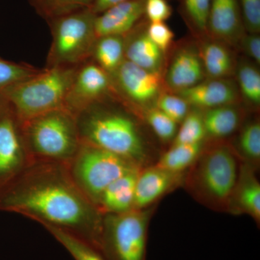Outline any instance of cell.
<instances>
[{"instance_id":"18","label":"cell","mask_w":260,"mask_h":260,"mask_svg":"<svg viewBox=\"0 0 260 260\" xmlns=\"http://www.w3.org/2000/svg\"><path fill=\"white\" fill-rule=\"evenodd\" d=\"M140 169L126 173L108 186L98 204L101 213L105 215L117 214L133 209L135 186Z\"/></svg>"},{"instance_id":"24","label":"cell","mask_w":260,"mask_h":260,"mask_svg":"<svg viewBox=\"0 0 260 260\" xmlns=\"http://www.w3.org/2000/svg\"><path fill=\"white\" fill-rule=\"evenodd\" d=\"M50 233L75 260H107L93 246L61 228L47 223H41Z\"/></svg>"},{"instance_id":"31","label":"cell","mask_w":260,"mask_h":260,"mask_svg":"<svg viewBox=\"0 0 260 260\" xmlns=\"http://www.w3.org/2000/svg\"><path fill=\"white\" fill-rule=\"evenodd\" d=\"M166 115L180 124L190 111V106L177 93H162L155 103V106Z\"/></svg>"},{"instance_id":"5","label":"cell","mask_w":260,"mask_h":260,"mask_svg":"<svg viewBox=\"0 0 260 260\" xmlns=\"http://www.w3.org/2000/svg\"><path fill=\"white\" fill-rule=\"evenodd\" d=\"M20 124L25 148L47 161L69 162L81 143L77 117L66 109L51 111Z\"/></svg>"},{"instance_id":"3","label":"cell","mask_w":260,"mask_h":260,"mask_svg":"<svg viewBox=\"0 0 260 260\" xmlns=\"http://www.w3.org/2000/svg\"><path fill=\"white\" fill-rule=\"evenodd\" d=\"M79 116L81 119H77V122L82 142L116 154L140 167H148L150 157L148 143L130 116L93 107Z\"/></svg>"},{"instance_id":"16","label":"cell","mask_w":260,"mask_h":260,"mask_svg":"<svg viewBox=\"0 0 260 260\" xmlns=\"http://www.w3.org/2000/svg\"><path fill=\"white\" fill-rule=\"evenodd\" d=\"M234 214H246L260 221V184L252 167L242 164L237 186L233 193L229 210Z\"/></svg>"},{"instance_id":"9","label":"cell","mask_w":260,"mask_h":260,"mask_svg":"<svg viewBox=\"0 0 260 260\" xmlns=\"http://www.w3.org/2000/svg\"><path fill=\"white\" fill-rule=\"evenodd\" d=\"M115 86L123 96L140 107H153L162 93L161 73H153L124 59L115 73L111 76Z\"/></svg>"},{"instance_id":"26","label":"cell","mask_w":260,"mask_h":260,"mask_svg":"<svg viewBox=\"0 0 260 260\" xmlns=\"http://www.w3.org/2000/svg\"><path fill=\"white\" fill-rule=\"evenodd\" d=\"M239 90L248 104L257 107L260 105V73L255 64L241 61L236 67Z\"/></svg>"},{"instance_id":"34","label":"cell","mask_w":260,"mask_h":260,"mask_svg":"<svg viewBox=\"0 0 260 260\" xmlns=\"http://www.w3.org/2000/svg\"><path fill=\"white\" fill-rule=\"evenodd\" d=\"M149 38L165 53L172 45L174 32L165 22L150 23L146 30Z\"/></svg>"},{"instance_id":"36","label":"cell","mask_w":260,"mask_h":260,"mask_svg":"<svg viewBox=\"0 0 260 260\" xmlns=\"http://www.w3.org/2000/svg\"><path fill=\"white\" fill-rule=\"evenodd\" d=\"M244 52L256 64H260V37L259 34H244L239 42Z\"/></svg>"},{"instance_id":"13","label":"cell","mask_w":260,"mask_h":260,"mask_svg":"<svg viewBox=\"0 0 260 260\" xmlns=\"http://www.w3.org/2000/svg\"><path fill=\"white\" fill-rule=\"evenodd\" d=\"M145 15V0H127L95 15L97 38L106 36L125 37Z\"/></svg>"},{"instance_id":"2","label":"cell","mask_w":260,"mask_h":260,"mask_svg":"<svg viewBox=\"0 0 260 260\" xmlns=\"http://www.w3.org/2000/svg\"><path fill=\"white\" fill-rule=\"evenodd\" d=\"M240 158L229 145L205 147L187 170L184 185L210 209L228 211L241 172Z\"/></svg>"},{"instance_id":"4","label":"cell","mask_w":260,"mask_h":260,"mask_svg":"<svg viewBox=\"0 0 260 260\" xmlns=\"http://www.w3.org/2000/svg\"><path fill=\"white\" fill-rule=\"evenodd\" d=\"M78 67H51L0 92L19 123L65 109L67 95Z\"/></svg>"},{"instance_id":"25","label":"cell","mask_w":260,"mask_h":260,"mask_svg":"<svg viewBox=\"0 0 260 260\" xmlns=\"http://www.w3.org/2000/svg\"><path fill=\"white\" fill-rule=\"evenodd\" d=\"M36 12L47 21L90 8L95 0H28Z\"/></svg>"},{"instance_id":"10","label":"cell","mask_w":260,"mask_h":260,"mask_svg":"<svg viewBox=\"0 0 260 260\" xmlns=\"http://www.w3.org/2000/svg\"><path fill=\"white\" fill-rule=\"evenodd\" d=\"M114 88L112 78L95 62L78 68L64 108L75 116L95 106Z\"/></svg>"},{"instance_id":"21","label":"cell","mask_w":260,"mask_h":260,"mask_svg":"<svg viewBox=\"0 0 260 260\" xmlns=\"http://www.w3.org/2000/svg\"><path fill=\"white\" fill-rule=\"evenodd\" d=\"M207 137L226 138L238 129L241 122V113L234 106H221L202 111Z\"/></svg>"},{"instance_id":"29","label":"cell","mask_w":260,"mask_h":260,"mask_svg":"<svg viewBox=\"0 0 260 260\" xmlns=\"http://www.w3.org/2000/svg\"><path fill=\"white\" fill-rule=\"evenodd\" d=\"M42 70L0 58V92L19 82L37 75Z\"/></svg>"},{"instance_id":"33","label":"cell","mask_w":260,"mask_h":260,"mask_svg":"<svg viewBox=\"0 0 260 260\" xmlns=\"http://www.w3.org/2000/svg\"><path fill=\"white\" fill-rule=\"evenodd\" d=\"M244 28L249 34H259L260 0H239Z\"/></svg>"},{"instance_id":"32","label":"cell","mask_w":260,"mask_h":260,"mask_svg":"<svg viewBox=\"0 0 260 260\" xmlns=\"http://www.w3.org/2000/svg\"><path fill=\"white\" fill-rule=\"evenodd\" d=\"M184 11L197 31L206 32L212 0H184Z\"/></svg>"},{"instance_id":"30","label":"cell","mask_w":260,"mask_h":260,"mask_svg":"<svg viewBox=\"0 0 260 260\" xmlns=\"http://www.w3.org/2000/svg\"><path fill=\"white\" fill-rule=\"evenodd\" d=\"M145 118L157 137L164 142L174 140L177 135L178 124L155 107L147 108Z\"/></svg>"},{"instance_id":"7","label":"cell","mask_w":260,"mask_h":260,"mask_svg":"<svg viewBox=\"0 0 260 260\" xmlns=\"http://www.w3.org/2000/svg\"><path fill=\"white\" fill-rule=\"evenodd\" d=\"M68 168L75 184L96 207L103 192L113 181L135 169H143L116 154L82 141Z\"/></svg>"},{"instance_id":"15","label":"cell","mask_w":260,"mask_h":260,"mask_svg":"<svg viewBox=\"0 0 260 260\" xmlns=\"http://www.w3.org/2000/svg\"><path fill=\"white\" fill-rule=\"evenodd\" d=\"M205 77L199 51L186 46L180 48L173 56L164 83L172 92L178 93L194 86Z\"/></svg>"},{"instance_id":"6","label":"cell","mask_w":260,"mask_h":260,"mask_svg":"<svg viewBox=\"0 0 260 260\" xmlns=\"http://www.w3.org/2000/svg\"><path fill=\"white\" fill-rule=\"evenodd\" d=\"M95 15L86 8L48 21L52 42L47 68L78 67L92 56L97 39Z\"/></svg>"},{"instance_id":"11","label":"cell","mask_w":260,"mask_h":260,"mask_svg":"<svg viewBox=\"0 0 260 260\" xmlns=\"http://www.w3.org/2000/svg\"><path fill=\"white\" fill-rule=\"evenodd\" d=\"M207 32L226 45H238L245 34L239 0H212Z\"/></svg>"},{"instance_id":"8","label":"cell","mask_w":260,"mask_h":260,"mask_svg":"<svg viewBox=\"0 0 260 260\" xmlns=\"http://www.w3.org/2000/svg\"><path fill=\"white\" fill-rule=\"evenodd\" d=\"M153 209L107 214L99 251L107 260H145L148 225Z\"/></svg>"},{"instance_id":"22","label":"cell","mask_w":260,"mask_h":260,"mask_svg":"<svg viewBox=\"0 0 260 260\" xmlns=\"http://www.w3.org/2000/svg\"><path fill=\"white\" fill-rule=\"evenodd\" d=\"M124 37L106 36L97 38L92 57L95 64L112 76L125 59Z\"/></svg>"},{"instance_id":"12","label":"cell","mask_w":260,"mask_h":260,"mask_svg":"<svg viewBox=\"0 0 260 260\" xmlns=\"http://www.w3.org/2000/svg\"><path fill=\"white\" fill-rule=\"evenodd\" d=\"M184 174H174L150 166L140 169L135 186L133 209L143 210L154 203L184 181Z\"/></svg>"},{"instance_id":"28","label":"cell","mask_w":260,"mask_h":260,"mask_svg":"<svg viewBox=\"0 0 260 260\" xmlns=\"http://www.w3.org/2000/svg\"><path fill=\"white\" fill-rule=\"evenodd\" d=\"M172 145H194L205 143L207 138L203 112L190 110L180 123Z\"/></svg>"},{"instance_id":"14","label":"cell","mask_w":260,"mask_h":260,"mask_svg":"<svg viewBox=\"0 0 260 260\" xmlns=\"http://www.w3.org/2000/svg\"><path fill=\"white\" fill-rule=\"evenodd\" d=\"M175 93L184 98L190 107L203 110L235 104L239 99L237 87L228 78H208Z\"/></svg>"},{"instance_id":"1","label":"cell","mask_w":260,"mask_h":260,"mask_svg":"<svg viewBox=\"0 0 260 260\" xmlns=\"http://www.w3.org/2000/svg\"><path fill=\"white\" fill-rule=\"evenodd\" d=\"M53 162L24 171L5 195L2 208L64 229L99 250L103 214L77 186L68 169Z\"/></svg>"},{"instance_id":"19","label":"cell","mask_w":260,"mask_h":260,"mask_svg":"<svg viewBox=\"0 0 260 260\" xmlns=\"http://www.w3.org/2000/svg\"><path fill=\"white\" fill-rule=\"evenodd\" d=\"M25 156L21 134L16 123L10 116L0 117V176L17 172Z\"/></svg>"},{"instance_id":"37","label":"cell","mask_w":260,"mask_h":260,"mask_svg":"<svg viewBox=\"0 0 260 260\" xmlns=\"http://www.w3.org/2000/svg\"><path fill=\"white\" fill-rule=\"evenodd\" d=\"M127 0H95L90 9L94 14L99 15L108 8Z\"/></svg>"},{"instance_id":"23","label":"cell","mask_w":260,"mask_h":260,"mask_svg":"<svg viewBox=\"0 0 260 260\" xmlns=\"http://www.w3.org/2000/svg\"><path fill=\"white\" fill-rule=\"evenodd\" d=\"M205 146V143L194 145H172L155 164L162 169L184 174L191 167Z\"/></svg>"},{"instance_id":"17","label":"cell","mask_w":260,"mask_h":260,"mask_svg":"<svg viewBox=\"0 0 260 260\" xmlns=\"http://www.w3.org/2000/svg\"><path fill=\"white\" fill-rule=\"evenodd\" d=\"M124 42L126 60L148 71L161 73L165 53L149 38L146 30L133 28L124 37Z\"/></svg>"},{"instance_id":"35","label":"cell","mask_w":260,"mask_h":260,"mask_svg":"<svg viewBox=\"0 0 260 260\" xmlns=\"http://www.w3.org/2000/svg\"><path fill=\"white\" fill-rule=\"evenodd\" d=\"M172 13V7L167 0H145V15L150 23L165 22Z\"/></svg>"},{"instance_id":"27","label":"cell","mask_w":260,"mask_h":260,"mask_svg":"<svg viewBox=\"0 0 260 260\" xmlns=\"http://www.w3.org/2000/svg\"><path fill=\"white\" fill-rule=\"evenodd\" d=\"M236 153L244 162L257 166L260 161V123L254 120L247 123L241 130L237 139Z\"/></svg>"},{"instance_id":"20","label":"cell","mask_w":260,"mask_h":260,"mask_svg":"<svg viewBox=\"0 0 260 260\" xmlns=\"http://www.w3.org/2000/svg\"><path fill=\"white\" fill-rule=\"evenodd\" d=\"M198 51L208 78H228L236 70L234 56L226 44L216 40L208 41Z\"/></svg>"}]
</instances>
